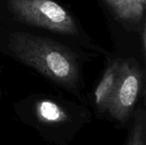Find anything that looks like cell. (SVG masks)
<instances>
[{
	"mask_svg": "<svg viewBox=\"0 0 146 145\" xmlns=\"http://www.w3.org/2000/svg\"><path fill=\"white\" fill-rule=\"evenodd\" d=\"M9 50L21 62L68 89L78 91L80 70L77 55L57 42L24 32L10 33Z\"/></svg>",
	"mask_w": 146,
	"mask_h": 145,
	"instance_id": "1",
	"label": "cell"
},
{
	"mask_svg": "<svg viewBox=\"0 0 146 145\" xmlns=\"http://www.w3.org/2000/svg\"><path fill=\"white\" fill-rule=\"evenodd\" d=\"M10 12L20 21L55 32L78 33L74 16L53 0H8Z\"/></svg>",
	"mask_w": 146,
	"mask_h": 145,
	"instance_id": "2",
	"label": "cell"
},
{
	"mask_svg": "<svg viewBox=\"0 0 146 145\" xmlns=\"http://www.w3.org/2000/svg\"><path fill=\"white\" fill-rule=\"evenodd\" d=\"M143 85V73L130 61L121 62L119 80L107 111L119 122L129 118L140 95Z\"/></svg>",
	"mask_w": 146,
	"mask_h": 145,
	"instance_id": "3",
	"label": "cell"
},
{
	"mask_svg": "<svg viewBox=\"0 0 146 145\" xmlns=\"http://www.w3.org/2000/svg\"><path fill=\"white\" fill-rule=\"evenodd\" d=\"M33 109L37 121L48 126H62L71 119L68 109L51 97L38 98L34 102Z\"/></svg>",
	"mask_w": 146,
	"mask_h": 145,
	"instance_id": "4",
	"label": "cell"
},
{
	"mask_svg": "<svg viewBox=\"0 0 146 145\" xmlns=\"http://www.w3.org/2000/svg\"><path fill=\"white\" fill-rule=\"evenodd\" d=\"M121 69V61L112 62L107 68L94 91L95 104L98 110L107 111L115 91Z\"/></svg>",
	"mask_w": 146,
	"mask_h": 145,
	"instance_id": "5",
	"label": "cell"
},
{
	"mask_svg": "<svg viewBox=\"0 0 146 145\" xmlns=\"http://www.w3.org/2000/svg\"><path fill=\"white\" fill-rule=\"evenodd\" d=\"M116 16L127 22L141 21L145 13L146 0H104Z\"/></svg>",
	"mask_w": 146,
	"mask_h": 145,
	"instance_id": "6",
	"label": "cell"
},
{
	"mask_svg": "<svg viewBox=\"0 0 146 145\" xmlns=\"http://www.w3.org/2000/svg\"><path fill=\"white\" fill-rule=\"evenodd\" d=\"M145 113L142 109H138L134 115L133 126L127 145H145Z\"/></svg>",
	"mask_w": 146,
	"mask_h": 145,
	"instance_id": "7",
	"label": "cell"
}]
</instances>
